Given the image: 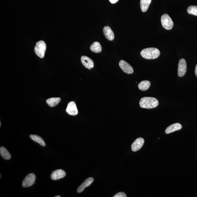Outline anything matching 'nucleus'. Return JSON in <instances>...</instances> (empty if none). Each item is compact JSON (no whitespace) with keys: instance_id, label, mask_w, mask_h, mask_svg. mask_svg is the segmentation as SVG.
Instances as JSON below:
<instances>
[{"instance_id":"10","label":"nucleus","mask_w":197,"mask_h":197,"mask_svg":"<svg viewBox=\"0 0 197 197\" xmlns=\"http://www.w3.org/2000/svg\"><path fill=\"white\" fill-rule=\"evenodd\" d=\"M81 63L84 67L90 70L94 67V62L90 58L86 56H83L81 57Z\"/></svg>"},{"instance_id":"3","label":"nucleus","mask_w":197,"mask_h":197,"mask_svg":"<svg viewBox=\"0 0 197 197\" xmlns=\"http://www.w3.org/2000/svg\"><path fill=\"white\" fill-rule=\"evenodd\" d=\"M46 43L43 41H40L36 43L35 48V54L39 58H44L45 52L46 50Z\"/></svg>"},{"instance_id":"4","label":"nucleus","mask_w":197,"mask_h":197,"mask_svg":"<svg viewBox=\"0 0 197 197\" xmlns=\"http://www.w3.org/2000/svg\"><path fill=\"white\" fill-rule=\"evenodd\" d=\"M161 22L163 27L167 30L171 29L173 27V21L167 14L163 15L161 17Z\"/></svg>"},{"instance_id":"21","label":"nucleus","mask_w":197,"mask_h":197,"mask_svg":"<svg viewBox=\"0 0 197 197\" xmlns=\"http://www.w3.org/2000/svg\"><path fill=\"white\" fill-rule=\"evenodd\" d=\"M187 10L189 14L197 16V6H190L188 8Z\"/></svg>"},{"instance_id":"7","label":"nucleus","mask_w":197,"mask_h":197,"mask_svg":"<svg viewBox=\"0 0 197 197\" xmlns=\"http://www.w3.org/2000/svg\"><path fill=\"white\" fill-rule=\"evenodd\" d=\"M119 65L122 71L128 74H132L134 72L133 68L124 60H121L119 62Z\"/></svg>"},{"instance_id":"5","label":"nucleus","mask_w":197,"mask_h":197,"mask_svg":"<svg viewBox=\"0 0 197 197\" xmlns=\"http://www.w3.org/2000/svg\"><path fill=\"white\" fill-rule=\"evenodd\" d=\"M187 64L186 61L184 58L180 59L178 64V75L180 77H182L185 75L187 71Z\"/></svg>"},{"instance_id":"17","label":"nucleus","mask_w":197,"mask_h":197,"mask_svg":"<svg viewBox=\"0 0 197 197\" xmlns=\"http://www.w3.org/2000/svg\"><path fill=\"white\" fill-rule=\"evenodd\" d=\"M61 98H52L46 100V103L50 107H54L60 103Z\"/></svg>"},{"instance_id":"8","label":"nucleus","mask_w":197,"mask_h":197,"mask_svg":"<svg viewBox=\"0 0 197 197\" xmlns=\"http://www.w3.org/2000/svg\"><path fill=\"white\" fill-rule=\"evenodd\" d=\"M66 112L68 114L72 116H75L78 114V110L76 104L74 102L71 101L69 102L66 109Z\"/></svg>"},{"instance_id":"9","label":"nucleus","mask_w":197,"mask_h":197,"mask_svg":"<svg viewBox=\"0 0 197 197\" xmlns=\"http://www.w3.org/2000/svg\"><path fill=\"white\" fill-rule=\"evenodd\" d=\"M144 142V139L143 138H137L132 143L131 146L132 151L135 152L139 150L143 147Z\"/></svg>"},{"instance_id":"19","label":"nucleus","mask_w":197,"mask_h":197,"mask_svg":"<svg viewBox=\"0 0 197 197\" xmlns=\"http://www.w3.org/2000/svg\"><path fill=\"white\" fill-rule=\"evenodd\" d=\"M0 154L2 158L5 160H9L11 158L10 153L4 147H1L0 148Z\"/></svg>"},{"instance_id":"6","label":"nucleus","mask_w":197,"mask_h":197,"mask_svg":"<svg viewBox=\"0 0 197 197\" xmlns=\"http://www.w3.org/2000/svg\"><path fill=\"white\" fill-rule=\"evenodd\" d=\"M36 179L35 176L33 173H30L26 176L23 181L22 185L24 188L32 186L35 183Z\"/></svg>"},{"instance_id":"20","label":"nucleus","mask_w":197,"mask_h":197,"mask_svg":"<svg viewBox=\"0 0 197 197\" xmlns=\"http://www.w3.org/2000/svg\"><path fill=\"white\" fill-rule=\"evenodd\" d=\"M30 137L33 141L39 143L42 146L45 147L46 146V144L43 138L39 136L35 135H30Z\"/></svg>"},{"instance_id":"18","label":"nucleus","mask_w":197,"mask_h":197,"mask_svg":"<svg viewBox=\"0 0 197 197\" xmlns=\"http://www.w3.org/2000/svg\"><path fill=\"white\" fill-rule=\"evenodd\" d=\"M151 83L150 81L147 80L142 81L138 85V87L140 90L143 91H146L150 87Z\"/></svg>"},{"instance_id":"2","label":"nucleus","mask_w":197,"mask_h":197,"mask_svg":"<svg viewBox=\"0 0 197 197\" xmlns=\"http://www.w3.org/2000/svg\"><path fill=\"white\" fill-rule=\"evenodd\" d=\"M141 56L146 59H154L160 55V52L158 49L150 48L143 49L140 53Z\"/></svg>"},{"instance_id":"12","label":"nucleus","mask_w":197,"mask_h":197,"mask_svg":"<svg viewBox=\"0 0 197 197\" xmlns=\"http://www.w3.org/2000/svg\"><path fill=\"white\" fill-rule=\"evenodd\" d=\"M103 32L104 35L109 41H113L114 39V35L112 30L108 26H106L104 28Z\"/></svg>"},{"instance_id":"24","label":"nucleus","mask_w":197,"mask_h":197,"mask_svg":"<svg viewBox=\"0 0 197 197\" xmlns=\"http://www.w3.org/2000/svg\"><path fill=\"white\" fill-rule=\"evenodd\" d=\"M195 75L197 77V64L196 66L195 69Z\"/></svg>"},{"instance_id":"22","label":"nucleus","mask_w":197,"mask_h":197,"mask_svg":"<svg viewBox=\"0 0 197 197\" xmlns=\"http://www.w3.org/2000/svg\"><path fill=\"white\" fill-rule=\"evenodd\" d=\"M126 195L125 193L120 192L117 193V194L115 195L113 197H126Z\"/></svg>"},{"instance_id":"23","label":"nucleus","mask_w":197,"mask_h":197,"mask_svg":"<svg viewBox=\"0 0 197 197\" xmlns=\"http://www.w3.org/2000/svg\"><path fill=\"white\" fill-rule=\"evenodd\" d=\"M109 1L111 3L115 4L119 1V0H109Z\"/></svg>"},{"instance_id":"16","label":"nucleus","mask_w":197,"mask_h":197,"mask_svg":"<svg viewBox=\"0 0 197 197\" xmlns=\"http://www.w3.org/2000/svg\"><path fill=\"white\" fill-rule=\"evenodd\" d=\"M90 49L92 52L95 53H99L101 52L102 47L99 43L98 42H95L91 45Z\"/></svg>"},{"instance_id":"14","label":"nucleus","mask_w":197,"mask_h":197,"mask_svg":"<svg viewBox=\"0 0 197 197\" xmlns=\"http://www.w3.org/2000/svg\"><path fill=\"white\" fill-rule=\"evenodd\" d=\"M182 128V126L179 123H175L173 124L170 125L166 128L165 131V133L166 134H169L177 131L181 129Z\"/></svg>"},{"instance_id":"25","label":"nucleus","mask_w":197,"mask_h":197,"mask_svg":"<svg viewBox=\"0 0 197 197\" xmlns=\"http://www.w3.org/2000/svg\"><path fill=\"white\" fill-rule=\"evenodd\" d=\"M55 197H61L60 196H55Z\"/></svg>"},{"instance_id":"11","label":"nucleus","mask_w":197,"mask_h":197,"mask_svg":"<svg viewBox=\"0 0 197 197\" xmlns=\"http://www.w3.org/2000/svg\"><path fill=\"white\" fill-rule=\"evenodd\" d=\"M66 173L64 170L62 169H58L53 172L51 175V178L54 180L62 179L66 176Z\"/></svg>"},{"instance_id":"15","label":"nucleus","mask_w":197,"mask_h":197,"mask_svg":"<svg viewBox=\"0 0 197 197\" xmlns=\"http://www.w3.org/2000/svg\"><path fill=\"white\" fill-rule=\"evenodd\" d=\"M151 0H141L140 7L143 12H145L149 8L150 5L151 3Z\"/></svg>"},{"instance_id":"13","label":"nucleus","mask_w":197,"mask_h":197,"mask_svg":"<svg viewBox=\"0 0 197 197\" xmlns=\"http://www.w3.org/2000/svg\"><path fill=\"white\" fill-rule=\"evenodd\" d=\"M94 179L92 177L88 178L81 184L77 189V192L79 193L82 192L84 191L86 188L88 187L94 181Z\"/></svg>"},{"instance_id":"1","label":"nucleus","mask_w":197,"mask_h":197,"mask_svg":"<svg viewBox=\"0 0 197 197\" xmlns=\"http://www.w3.org/2000/svg\"><path fill=\"white\" fill-rule=\"evenodd\" d=\"M139 104L140 106L142 108L151 109L158 106L159 103L158 100L156 98L145 97L141 98Z\"/></svg>"}]
</instances>
